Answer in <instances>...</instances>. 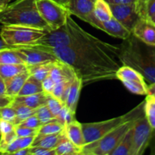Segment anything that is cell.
Wrapping results in <instances>:
<instances>
[{
  "label": "cell",
  "mask_w": 155,
  "mask_h": 155,
  "mask_svg": "<svg viewBox=\"0 0 155 155\" xmlns=\"http://www.w3.org/2000/svg\"><path fill=\"white\" fill-rule=\"evenodd\" d=\"M145 115L144 113V101L140 103L135 108L132 109L127 114L117 117L95 123L81 124L82 130L84 136L85 145L92 143L101 139L108 133L115 129L123 123L132 119H136Z\"/></svg>",
  "instance_id": "277c9868"
},
{
  "label": "cell",
  "mask_w": 155,
  "mask_h": 155,
  "mask_svg": "<svg viewBox=\"0 0 155 155\" xmlns=\"http://www.w3.org/2000/svg\"><path fill=\"white\" fill-rule=\"evenodd\" d=\"M0 24L52 30L38 12L36 0H16L0 12Z\"/></svg>",
  "instance_id": "3957f363"
},
{
  "label": "cell",
  "mask_w": 155,
  "mask_h": 155,
  "mask_svg": "<svg viewBox=\"0 0 155 155\" xmlns=\"http://www.w3.org/2000/svg\"><path fill=\"white\" fill-rule=\"evenodd\" d=\"M132 130L131 128L109 155H132Z\"/></svg>",
  "instance_id": "d4e9b609"
},
{
  "label": "cell",
  "mask_w": 155,
  "mask_h": 155,
  "mask_svg": "<svg viewBox=\"0 0 155 155\" xmlns=\"http://www.w3.org/2000/svg\"><path fill=\"white\" fill-rule=\"evenodd\" d=\"M30 149V155H56L55 149H49L40 146H31Z\"/></svg>",
  "instance_id": "60d3db41"
},
{
  "label": "cell",
  "mask_w": 155,
  "mask_h": 155,
  "mask_svg": "<svg viewBox=\"0 0 155 155\" xmlns=\"http://www.w3.org/2000/svg\"><path fill=\"white\" fill-rule=\"evenodd\" d=\"M93 14L97 19L101 21H106L112 18L109 5L104 0H97Z\"/></svg>",
  "instance_id": "4316f807"
},
{
  "label": "cell",
  "mask_w": 155,
  "mask_h": 155,
  "mask_svg": "<svg viewBox=\"0 0 155 155\" xmlns=\"http://www.w3.org/2000/svg\"><path fill=\"white\" fill-rule=\"evenodd\" d=\"M66 25L71 39L69 46L28 47L40 48L56 55L74 70L83 85L117 79L116 72L122 65L119 60V46L103 42L88 33L74 22L71 15L67 17Z\"/></svg>",
  "instance_id": "6da1fadb"
},
{
  "label": "cell",
  "mask_w": 155,
  "mask_h": 155,
  "mask_svg": "<svg viewBox=\"0 0 155 155\" xmlns=\"http://www.w3.org/2000/svg\"><path fill=\"white\" fill-rule=\"evenodd\" d=\"M14 154L15 155H30V148L20 149L18 150V151H17Z\"/></svg>",
  "instance_id": "816d5d0a"
},
{
  "label": "cell",
  "mask_w": 155,
  "mask_h": 155,
  "mask_svg": "<svg viewBox=\"0 0 155 155\" xmlns=\"http://www.w3.org/2000/svg\"><path fill=\"white\" fill-rule=\"evenodd\" d=\"M10 64L24 63L15 48L10 47L0 50V64Z\"/></svg>",
  "instance_id": "83f0119b"
},
{
  "label": "cell",
  "mask_w": 155,
  "mask_h": 155,
  "mask_svg": "<svg viewBox=\"0 0 155 155\" xmlns=\"http://www.w3.org/2000/svg\"><path fill=\"white\" fill-rule=\"evenodd\" d=\"M65 130V127L62 124L57 121L56 120L51 121V122L46 123L43 124L39 129H38L37 134L40 135H51L56 134L62 132Z\"/></svg>",
  "instance_id": "1f68e13d"
},
{
  "label": "cell",
  "mask_w": 155,
  "mask_h": 155,
  "mask_svg": "<svg viewBox=\"0 0 155 155\" xmlns=\"http://www.w3.org/2000/svg\"><path fill=\"white\" fill-rule=\"evenodd\" d=\"M53 1L56 2L57 3H59V4L62 5H63L64 7H65L66 4L68 3V0H53Z\"/></svg>",
  "instance_id": "11a10c76"
},
{
  "label": "cell",
  "mask_w": 155,
  "mask_h": 155,
  "mask_svg": "<svg viewBox=\"0 0 155 155\" xmlns=\"http://www.w3.org/2000/svg\"><path fill=\"white\" fill-rule=\"evenodd\" d=\"M36 136H27V137H19L20 138V149L30 148L33 143L34 138Z\"/></svg>",
  "instance_id": "f6af8a7d"
},
{
  "label": "cell",
  "mask_w": 155,
  "mask_h": 155,
  "mask_svg": "<svg viewBox=\"0 0 155 155\" xmlns=\"http://www.w3.org/2000/svg\"><path fill=\"white\" fill-rule=\"evenodd\" d=\"M125 87L130 91L132 93L139 95H147V85L145 81H137V80H126L122 82Z\"/></svg>",
  "instance_id": "f546056e"
},
{
  "label": "cell",
  "mask_w": 155,
  "mask_h": 155,
  "mask_svg": "<svg viewBox=\"0 0 155 155\" xmlns=\"http://www.w3.org/2000/svg\"><path fill=\"white\" fill-rule=\"evenodd\" d=\"M82 86H83V81L80 77L76 75L70 86L66 100L65 101V107L74 114H75L76 113V109H77Z\"/></svg>",
  "instance_id": "2e32d148"
},
{
  "label": "cell",
  "mask_w": 155,
  "mask_h": 155,
  "mask_svg": "<svg viewBox=\"0 0 155 155\" xmlns=\"http://www.w3.org/2000/svg\"><path fill=\"white\" fill-rule=\"evenodd\" d=\"M109 7L112 17L129 31L132 32L134 26L141 18L136 10L135 3L109 5Z\"/></svg>",
  "instance_id": "7c38bea8"
},
{
  "label": "cell",
  "mask_w": 155,
  "mask_h": 155,
  "mask_svg": "<svg viewBox=\"0 0 155 155\" xmlns=\"http://www.w3.org/2000/svg\"><path fill=\"white\" fill-rule=\"evenodd\" d=\"M65 133L67 138L79 148H83L85 145L82 126L76 120L71 121L65 127Z\"/></svg>",
  "instance_id": "e0dca14e"
},
{
  "label": "cell",
  "mask_w": 155,
  "mask_h": 155,
  "mask_svg": "<svg viewBox=\"0 0 155 155\" xmlns=\"http://www.w3.org/2000/svg\"><path fill=\"white\" fill-rule=\"evenodd\" d=\"M119 46L122 64L136 70L147 83H155V45H148L131 33Z\"/></svg>",
  "instance_id": "7a4b0ae2"
},
{
  "label": "cell",
  "mask_w": 155,
  "mask_h": 155,
  "mask_svg": "<svg viewBox=\"0 0 155 155\" xmlns=\"http://www.w3.org/2000/svg\"><path fill=\"white\" fill-rule=\"evenodd\" d=\"M10 48V46H9V45H8L7 44H6L5 42L4 41L1 39H0V50L4 49V48Z\"/></svg>",
  "instance_id": "db71d44e"
},
{
  "label": "cell",
  "mask_w": 155,
  "mask_h": 155,
  "mask_svg": "<svg viewBox=\"0 0 155 155\" xmlns=\"http://www.w3.org/2000/svg\"><path fill=\"white\" fill-rule=\"evenodd\" d=\"M49 30L36 27L19 25H3L0 37L11 48L32 45Z\"/></svg>",
  "instance_id": "8992f818"
},
{
  "label": "cell",
  "mask_w": 155,
  "mask_h": 155,
  "mask_svg": "<svg viewBox=\"0 0 155 155\" xmlns=\"http://www.w3.org/2000/svg\"><path fill=\"white\" fill-rule=\"evenodd\" d=\"M49 76L56 83L63 80H74L76 74L69 65L59 60L55 62Z\"/></svg>",
  "instance_id": "9a60e30c"
},
{
  "label": "cell",
  "mask_w": 155,
  "mask_h": 155,
  "mask_svg": "<svg viewBox=\"0 0 155 155\" xmlns=\"http://www.w3.org/2000/svg\"><path fill=\"white\" fill-rule=\"evenodd\" d=\"M30 77V73L28 70L25 72H23L12 78L5 80V95L15 98L18 96V93L21 91L23 85L24 84L27 79Z\"/></svg>",
  "instance_id": "ac0fdd59"
},
{
  "label": "cell",
  "mask_w": 155,
  "mask_h": 155,
  "mask_svg": "<svg viewBox=\"0 0 155 155\" xmlns=\"http://www.w3.org/2000/svg\"><path fill=\"white\" fill-rule=\"evenodd\" d=\"M55 62H49V63L33 65L27 67L30 75L34 77L39 81L42 82L45 78H46L50 74L52 68Z\"/></svg>",
  "instance_id": "cb8c5ba5"
},
{
  "label": "cell",
  "mask_w": 155,
  "mask_h": 155,
  "mask_svg": "<svg viewBox=\"0 0 155 155\" xmlns=\"http://www.w3.org/2000/svg\"><path fill=\"white\" fill-rule=\"evenodd\" d=\"M0 119L9 121L15 125L17 115L15 108L12 105L0 107Z\"/></svg>",
  "instance_id": "8d00e7d4"
},
{
  "label": "cell",
  "mask_w": 155,
  "mask_h": 155,
  "mask_svg": "<svg viewBox=\"0 0 155 155\" xmlns=\"http://www.w3.org/2000/svg\"><path fill=\"white\" fill-rule=\"evenodd\" d=\"M149 146L150 147V154L155 155V130H153V133Z\"/></svg>",
  "instance_id": "c3c4849f"
},
{
  "label": "cell",
  "mask_w": 155,
  "mask_h": 155,
  "mask_svg": "<svg viewBox=\"0 0 155 155\" xmlns=\"http://www.w3.org/2000/svg\"><path fill=\"white\" fill-rule=\"evenodd\" d=\"M43 92V89L42 82L39 81L30 75V77L27 79L24 84L23 85L18 96L33 95V94H37Z\"/></svg>",
  "instance_id": "7402d4cb"
},
{
  "label": "cell",
  "mask_w": 155,
  "mask_h": 155,
  "mask_svg": "<svg viewBox=\"0 0 155 155\" xmlns=\"http://www.w3.org/2000/svg\"><path fill=\"white\" fill-rule=\"evenodd\" d=\"M27 71V66L24 64H0V76L4 80L12 78Z\"/></svg>",
  "instance_id": "603a6c76"
},
{
  "label": "cell",
  "mask_w": 155,
  "mask_h": 155,
  "mask_svg": "<svg viewBox=\"0 0 155 155\" xmlns=\"http://www.w3.org/2000/svg\"><path fill=\"white\" fill-rule=\"evenodd\" d=\"M147 95H152L155 98V83H150L147 86Z\"/></svg>",
  "instance_id": "681fc988"
},
{
  "label": "cell",
  "mask_w": 155,
  "mask_h": 155,
  "mask_svg": "<svg viewBox=\"0 0 155 155\" xmlns=\"http://www.w3.org/2000/svg\"><path fill=\"white\" fill-rule=\"evenodd\" d=\"M5 9V8H2V7H0V12H2L3 10H4Z\"/></svg>",
  "instance_id": "6f0895ef"
},
{
  "label": "cell",
  "mask_w": 155,
  "mask_h": 155,
  "mask_svg": "<svg viewBox=\"0 0 155 155\" xmlns=\"http://www.w3.org/2000/svg\"><path fill=\"white\" fill-rule=\"evenodd\" d=\"M65 136V130L62 132L51 135L36 134L31 146H40L49 149H55L61 139ZM30 146V147H31Z\"/></svg>",
  "instance_id": "d6986e66"
},
{
  "label": "cell",
  "mask_w": 155,
  "mask_h": 155,
  "mask_svg": "<svg viewBox=\"0 0 155 155\" xmlns=\"http://www.w3.org/2000/svg\"><path fill=\"white\" fill-rule=\"evenodd\" d=\"M109 5H119V4H132L136 2L137 0H104Z\"/></svg>",
  "instance_id": "7dc6e473"
},
{
  "label": "cell",
  "mask_w": 155,
  "mask_h": 155,
  "mask_svg": "<svg viewBox=\"0 0 155 155\" xmlns=\"http://www.w3.org/2000/svg\"><path fill=\"white\" fill-rule=\"evenodd\" d=\"M56 120L59 121L60 124H62L64 127H65L67 124H68L69 123H71V121L75 120V114L71 113L65 105L62 109H61V110L59 112V114L56 115Z\"/></svg>",
  "instance_id": "d590c367"
},
{
  "label": "cell",
  "mask_w": 155,
  "mask_h": 155,
  "mask_svg": "<svg viewBox=\"0 0 155 155\" xmlns=\"http://www.w3.org/2000/svg\"><path fill=\"white\" fill-rule=\"evenodd\" d=\"M73 80H63V81L56 83L55 84V86L53 88V90L51 94L53 96L57 98L58 99H59L61 101H62L65 104L67 95H68V89H69V87Z\"/></svg>",
  "instance_id": "f1b7e54d"
},
{
  "label": "cell",
  "mask_w": 155,
  "mask_h": 155,
  "mask_svg": "<svg viewBox=\"0 0 155 155\" xmlns=\"http://www.w3.org/2000/svg\"><path fill=\"white\" fill-rule=\"evenodd\" d=\"M13 98H12V97L9 96V95H1V96H0V107L11 105L12 101H13Z\"/></svg>",
  "instance_id": "bcb514c9"
},
{
  "label": "cell",
  "mask_w": 155,
  "mask_h": 155,
  "mask_svg": "<svg viewBox=\"0 0 155 155\" xmlns=\"http://www.w3.org/2000/svg\"><path fill=\"white\" fill-rule=\"evenodd\" d=\"M15 125L9 121L0 119V134L4 135L15 130Z\"/></svg>",
  "instance_id": "b9f144b4"
},
{
  "label": "cell",
  "mask_w": 155,
  "mask_h": 155,
  "mask_svg": "<svg viewBox=\"0 0 155 155\" xmlns=\"http://www.w3.org/2000/svg\"><path fill=\"white\" fill-rule=\"evenodd\" d=\"M18 137L15 130L0 136V154H5L9 144Z\"/></svg>",
  "instance_id": "74e56055"
},
{
  "label": "cell",
  "mask_w": 155,
  "mask_h": 155,
  "mask_svg": "<svg viewBox=\"0 0 155 155\" xmlns=\"http://www.w3.org/2000/svg\"><path fill=\"white\" fill-rule=\"evenodd\" d=\"M71 43V36H70L69 31H68V29L65 24V25L56 29V30L47 31L36 42L28 46H40L58 48L69 46Z\"/></svg>",
  "instance_id": "9c48e42d"
},
{
  "label": "cell",
  "mask_w": 155,
  "mask_h": 155,
  "mask_svg": "<svg viewBox=\"0 0 155 155\" xmlns=\"http://www.w3.org/2000/svg\"><path fill=\"white\" fill-rule=\"evenodd\" d=\"M12 0H0V7L5 8L9 5Z\"/></svg>",
  "instance_id": "f5cc1de1"
},
{
  "label": "cell",
  "mask_w": 155,
  "mask_h": 155,
  "mask_svg": "<svg viewBox=\"0 0 155 155\" xmlns=\"http://www.w3.org/2000/svg\"><path fill=\"white\" fill-rule=\"evenodd\" d=\"M20 150V138L17 137L12 141L8 146L5 154H14L17 151Z\"/></svg>",
  "instance_id": "ee69618b"
},
{
  "label": "cell",
  "mask_w": 155,
  "mask_h": 155,
  "mask_svg": "<svg viewBox=\"0 0 155 155\" xmlns=\"http://www.w3.org/2000/svg\"><path fill=\"white\" fill-rule=\"evenodd\" d=\"M144 116V115H143ZM138 119V118H136ZM132 119L123 123L111 130L103 137L92 143L85 145L82 148L81 154L82 155H109L115 149L126 133L132 127L134 121Z\"/></svg>",
  "instance_id": "5b68a950"
},
{
  "label": "cell",
  "mask_w": 155,
  "mask_h": 155,
  "mask_svg": "<svg viewBox=\"0 0 155 155\" xmlns=\"http://www.w3.org/2000/svg\"><path fill=\"white\" fill-rule=\"evenodd\" d=\"M144 113L149 124L155 130V98L147 95L144 100Z\"/></svg>",
  "instance_id": "4dcf8cb0"
},
{
  "label": "cell",
  "mask_w": 155,
  "mask_h": 155,
  "mask_svg": "<svg viewBox=\"0 0 155 155\" xmlns=\"http://www.w3.org/2000/svg\"><path fill=\"white\" fill-rule=\"evenodd\" d=\"M132 33L142 42L155 45V24L150 20L140 18L134 26Z\"/></svg>",
  "instance_id": "4fadbf2b"
},
{
  "label": "cell",
  "mask_w": 155,
  "mask_h": 155,
  "mask_svg": "<svg viewBox=\"0 0 155 155\" xmlns=\"http://www.w3.org/2000/svg\"><path fill=\"white\" fill-rule=\"evenodd\" d=\"M38 12L50 30H56L66 24L70 15L66 8L53 0H36Z\"/></svg>",
  "instance_id": "52a82bcc"
},
{
  "label": "cell",
  "mask_w": 155,
  "mask_h": 155,
  "mask_svg": "<svg viewBox=\"0 0 155 155\" xmlns=\"http://www.w3.org/2000/svg\"><path fill=\"white\" fill-rule=\"evenodd\" d=\"M132 155H142L149 147L153 129L145 115L138 117L133 123Z\"/></svg>",
  "instance_id": "ba28073f"
},
{
  "label": "cell",
  "mask_w": 155,
  "mask_h": 155,
  "mask_svg": "<svg viewBox=\"0 0 155 155\" xmlns=\"http://www.w3.org/2000/svg\"><path fill=\"white\" fill-rule=\"evenodd\" d=\"M46 105L48 106L52 114L56 117L61 109L65 106V104L57 98L53 96L52 94H46Z\"/></svg>",
  "instance_id": "e575fe53"
},
{
  "label": "cell",
  "mask_w": 155,
  "mask_h": 155,
  "mask_svg": "<svg viewBox=\"0 0 155 155\" xmlns=\"http://www.w3.org/2000/svg\"><path fill=\"white\" fill-rule=\"evenodd\" d=\"M55 84H56V83L54 82V80L50 76H48L46 78H45L42 81L43 92H46V94H51L53 90V88L55 86Z\"/></svg>",
  "instance_id": "7bdbcfd3"
},
{
  "label": "cell",
  "mask_w": 155,
  "mask_h": 155,
  "mask_svg": "<svg viewBox=\"0 0 155 155\" xmlns=\"http://www.w3.org/2000/svg\"><path fill=\"white\" fill-rule=\"evenodd\" d=\"M82 21L88 23V24H91L93 27H96V28L103 30L105 33L109 34V36L119 38V39H126L132 33V32L129 31L124 26L122 25L113 17L109 21H101L97 19L92 12L91 14L88 15V16L84 17L82 19Z\"/></svg>",
  "instance_id": "30bf717a"
},
{
  "label": "cell",
  "mask_w": 155,
  "mask_h": 155,
  "mask_svg": "<svg viewBox=\"0 0 155 155\" xmlns=\"http://www.w3.org/2000/svg\"><path fill=\"white\" fill-rule=\"evenodd\" d=\"M96 1L97 0H68L65 8L70 15L82 20L94 12Z\"/></svg>",
  "instance_id": "5bb4252c"
},
{
  "label": "cell",
  "mask_w": 155,
  "mask_h": 155,
  "mask_svg": "<svg viewBox=\"0 0 155 155\" xmlns=\"http://www.w3.org/2000/svg\"><path fill=\"white\" fill-rule=\"evenodd\" d=\"M15 131L18 137H27V136H36L38 130L28 128L20 125H15Z\"/></svg>",
  "instance_id": "ab89813d"
},
{
  "label": "cell",
  "mask_w": 155,
  "mask_h": 155,
  "mask_svg": "<svg viewBox=\"0 0 155 155\" xmlns=\"http://www.w3.org/2000/svg\"><path fill=\"white\" fill-rule=\"evenodd\" d=\"M5 95V80L0 76V96Z\"/></svg>",
  "instance_id": "f907efd6"
},
{
  "label": "cell",
  "mask_w": 155,
  "mask_h": 155,
  "mask_svg": "<svg viewBox=\"0 0 155 155\" xmlns=\"http://www.w3.org/2000/svg\"><path fill=\"white\" fill-rule=\"evenodd\" d=\"M149 20H150V21H151V22H153V24H155V12H154V13H153V15H152L151 17H150V19H149Z\"/></svg>",
  "instance_id": "9f6ffc18"
},
{
  "label": "cell",
  "mask_w": 155,
  "mask_h": 155,
  "mask_svg": "<svg viewBox=\"0 0 155 155\" xmlns=\"http://www.w3.org/2000/svg\"><path fill=\"white\" fill-rule=\"evenodd\" d=\"M12 104H23L33 109H36L46 104V93L43 92L33 95L16 96L14 98Z\"/></svg>",
  "instance_id": "ffe728a7"
},
{
  "label": "cell",
  "mask_w": 155,
  "mask_h": 155,
  "mask_svg": "<svg viewBox=\"0 0 155 155\" xmlns=\"http://www.w3.org/2000/svg\"><path fill=\"white\" fill-rule=\"evenodd\" d=\"M15 48L27 67L59 61L56 55L40 48L28 46L16 47Z\"/></svg>",
  "instance_id": "8fae6325"
},
{
  "label": "cell",
  "mask_w": 155,
  "mask_h": 155,
  "mask_svg": "<svg viewBox=\"0 0 155 155\" xmlns=\"http://www.w3.org/2000/svg\"><path fill=\"white\" fill-rule=\"evenodd\" d=\"M11 105L15 108V111H16L17 119L15 125L20 124L25 119L30 117V116L36 114V109H33L27 106L23 105V104H12Z\"/></svg>",
  "instance_id": "d6a6232c"
},
{
  "label": "cell",
  "mask_w": 155,
  "mask_h": 155,
  "mask_svg": "<svg viewBox=\"0 0 155 155\" xmlns=\"http://www.w3.org/2000/svg\"><path fill=\"white\" fill-rule=\"evenodd\" d=\"M17 125L23 126V127H28V128L38 130L43 125V124L40 122V120L37 117V116L36 114H34L33 116H30V117L25 119L22 122L20 123V124H17Z\"/></svg>",
  "instance_id": "f35d334b"
},
{
  "label": "cell",
  "mask_w": 155,
  "mask_h": 155,
  "mask_svg": "<svg viewBox=\"0 0 155 155\" xmlns=\"http://www.w3.org/2000/svg\"><path fill=\"white\" fill-rule=\"evenodd\" d=\"M135 5L141 18L149 20L155 12V0H137Z\"/></svg>",
  "instance_id": "484cf974"
},
{
  "label": "cell",
  "mask_w": 155,
  "mask_h": 155,
  "mask_svg": "<svg viewBox=\"0 0 155 155\" xmlns=\"http://www.w3.org/2000/svg\"><path fill=\"white\" fill-rule=\"evenodd\" d=\"M55 151L56 155H78L81 154L82 148L76 146L65 135L55 148Z\"/></svg>",
  "instance_id": "44dd1931"
},
{
  "label": "cell",
  "mask_w": 155,
  "mask_h": 155,
  "mask_svg": "<svg viewBox=\"0 0 155 155\" xmlns=\"http://www.w3.org/2000/svg\"><path fill=\"white\" fill-rule=\"evenodd\" d=\"M0 136H1V134H0Z\"/></svg>",
  "instance_id": "680465c9"
},
{
  "label": "cell",
  "mask_w": 155,
  "mask_h": 155,
  "mask_svg": "<svg viewBox=\"0 0 155 155\" xmlns=\"http://www.w3.org/2000/svg\"><path fill=\"white\" fill-rule=\"evenodd\" d=\"M36 115L43 124H45L46 123L51 122V121L56 120V117L52 114L46 104H43V105L40 106L36 109Z\"/></svg>",
  "instance_id": "836d02e7"
}]
</instances>
